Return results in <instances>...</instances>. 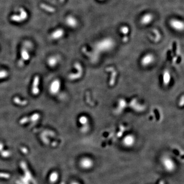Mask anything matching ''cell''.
I'll return each instance as SVG.
<instances>
[{
    "label": "cell",
    "mask_w": 184,
    "mask_h": 184,
    "mask_svg": "<svg viewBox=\"0 0 184 184\" xmlns=\"http://www.w3.org/2000/svg\"><path fill=\"white\" fill-rule=\"evenodd\" d=\"M78 122L81 125L83 126L88 125L89 123V119L87 116L82 115L78 118Z\"/></svg>",
    "instance_id": "obj_16"
},
{
    "label": "cell",
    "mask_w": 184,
    "mask_h": 184,
    "mask_svg": "<svg viewBox=\"0 0 184 184\" xmlns=\"http://www.w3.org/2000/svg\"><path fill=\"white\" fill-rule=\"evenodd\" d=\"M159 184H165V182L163 181H161L159 183Z\"/></svg>",
    "instance_id": "obj_22"
},
{
    "label": "cell",
    "mask_w": 184,
    "mask_h": 184,
    "mask_svg": "<svg viewBox=\"0 0 184 184\" xmlns=\"http://www.w3.org/2000/svg\"><path fill=\"white\" fill-rule=\"evenodd\" d=\"M152 20H153V16L150 13H147V14H145V15H143L141 18V23L143 25H146L150 23Z\"/></svg>",
    "instance_id": "obj_13"
},
{
    "label": "cell",
    "mask_w": 184,
    "mask_h": 184,
    "mask_svg": "<svg viewBox=\"0 0 184 184\" xmlns=\"http://www.w3.org/2000/svg\"><path fill=\"white\" fill-rule=\"evenodd\" d=\"M170 80H171L170 73H169V71H166L164 72V73H163V83L166 85H168L169 83L170 82Z\"/></svg>",
    "instance_id": "obj_14"
},
{
    "label": "cell",
    "mask_w": 184,
    "mask_h": 184,
    "mask_svg": "<svg viewBox=\"0 0 184 184\" xmlns=\"http://www.w3.org/2000/svg\"><path fill=\"white\" fill-rule=\"evenodd\" d=\"M170 24L172 28L176 30L182 31L184 30V23L180 20H171L170 22Z\"/></svg>",
    "instance_id": "obj_9"
},
{
    "label": "cell",
    "mask_w": 184,
    "mask_h": 184,
    "mask_svg": "<svg viewBox=\"0 0 184 184\" xmlns=\"http://www.w3.org/2000/svg\"><path fill=\"white\" fill-rule=\"evenodd\" d=\"M39 76H35L31 87V93L33 95H38L39 93Z\"/></svg>",
    "instance_id": "obj_7"
},
{
    "label": "cell",
    "mask_w": 184,
    "mask_h": 184,
    "mask_svg": "<svg viewBox=\"0 0 184 184\" xmlns=\"http://www.w3.org/2000/svg\"><path fill=\"white\" fill-rule=\"evenodd\" d=\"M136 141V139L134 135L128 134L125 136L123 139L122 143L124 146L127 147H132L134 145Z\"/></svg>",
    "instance_id": "obj_8"
},
{
    "label": "cell",
    "mask_w": 184,
    "mask_h": 184,
    "mask_svg": "<svg viewBox=\"0 0 184 184\" xmlns=\"http://www.w3.org/2000/svg\"><path fill=\"white\" fill-rule=\"evenodd\" d=\"M71 184H79L78 183H77V182H73V183H72Z\"/></svg>",
    "instance_id": "obj_23"
},
{
    "label": "cell",
    "mask_w": 184,
    "mask_h": 184,
    "mask_svg": "<svg viewBox=\"0 0 184 184\" xmlns=\"http://www.w3.org/2000/svg\"><path fill=\"white\" fill-rule=\"evenodd\" d=\"M100 1H104V0H99Z\"/></svg>",
    "instance_id": "obj_25"
},
{
    "label": "cell",
    "mask_w": 184,
    "mask_h": 184,
    "mask_svg": "<svg viewBox=\"0 0 184 184\" xmlns=\"http://www.w3.org/2000/svg\"><path fill=\"white\" fill-rule=\"evenodd\" d=\"M59 63V58L57 55H52L49 57L47 61V65L51 68H54L57 67Z\"/></svg>",
    "instance_id": "obj_10"
},
{
    "label": "cell",
    "mask_w": 184,
    "mask_h": 184,
    "mask_svg": "<svg viewBox=\"0 0 184 184\" xmlns=\"http://www.w3.org/2000/svg\"><path fill=\"white\" fill-rule=\"evenodd\" d=\"M60 1H61V2H63L65 1V0H60Z\"/></svg>",
    "instance_id": "obj_24"
},
{
    "label": "cell",
    "mask_w": 184,
    "mask_h": 184,
    "mask_svg": "<svg viewBox=\"0 0 184 184\" xmlns=\"http://www.w3.org/2000/svg\"><path fill=\"white\" fill-rule=\"evenodd\" d=\"M40 7H41V9H43L44 10L50 12V13H53L55 11V9L54 7L49 6L48 5L45 4H41Z\"/></svg>",
    "instance_id": "obj_15"
},
{
    "label": "cell",
    "mask_w": 184,
    "mask_h": 184,
    "mask_svg": "<svg viewBox=\"0 0 184 184\" xmlns=\"http://www.w3.org/2000/svg\"><path fill=\"white\" fill-rule=\"evenodd\" d=\"M30 59V54L29 53L28 49L23 47L20 53V60L19 61V65L22 67L24 65V63L29 61Z\"/></svg>",
    "instance_id": "obj_4"
},
{
    "label": "cell",
    "mask_w": 184,
    "mask_h": 184,
    "mask_svg": "<svg viewBox=\"0 0 184 184\" xmlns=\"http://www.w3.org/2000/svg\"><path fill=\"white\" fill-rule=\"evenodd\" d=\"M80 166L82 169L86 170L91 169L93 167L94 161L89 158H84L80 160Z\"/></svg>",
    "instance_id": "obj_6"
},
{
    "label": "cell",
    "mask_w": 184,
    "mask_h": 184,
    "mask_svg": "<svg viewBox=\"0 0 184 184\" xmlns=\"http://www.w3.org/2000/svg\"><path fill=\"white\" fill-rule=\"evenodd\" d=\"M57 178H58V176H57V174L53 173V174L51 175V177H50V179H51V181H52V182H54L57 180Z\"/></svg>",
    "instance_id": "obj_21"
},
{
    "label": "cell",
    "mask_w": 184,
    "mask_h": 184,
    "mask_svg": "<svg viewBox=\"0 0 184 184\" xmlns=\"http://www.w3.org/2000/svg\"><path fill=\"white\" fill-rule=\"evenodd\" d=\"M61 81L59 79H55L50 83L49 91L51 95H57L61 91Z\"/></svg>",
    "instance_id": "obj_3"
},
{
    "label": "cell",
    "mask_w": 184,
    "mask_h": 184,
    "mask_svg": "<svg viewBox=\"0 0 184 184\" xmlns=\"http://www.w3.org/2000/svg\"><path fill=\"white\" fill-rule=\"evenodd\" d=\"M65 23L68 26L71 28H75L77 26L78 22L75 17L72 16H69L65 20Z\"/></svg>",
    "instance_id": "obj_12"
},
{
    "label": "cell",
    "mask_w": 184,
    "mask_h": 184,
    "mask_svg": "<svg viewBox=\"0 0 184 184\" xmlns=\"http://www.w3.org/2000/svg\"><path fill=\"white\" fill-rule=\"evenodd\" d=\"M65 32L62 29H57V30L53 31L51 34V37L52 39L54 40H58L63 37L64 35Z\"/></svg>",
    "instance_id": "obj_11"
},
{
    "label": "cell",
    "mask_w": 184,
    "mask_h": 184,
    "mask_svg": "<svg viewBox=\"0 0 184 184\" xmlns=\"http://www.w3.org/2000/svg\"><path fill=\"white\" fill-rule=\"evenodd\" d=\"M162 164L166 171L171 172L176 169V164L172 159L168 156H164L162 159Z\"/></svg>",
    "instance_id": "obj_2"
},
{
    "label": "cell",
    "mask_w": 184,
    "mask_h": 184,
    "mask_svg": "<svg viewBox=\"0 0 184 184\" xmlns=\"http://www.w3.org/2000/svg\"><path fill=\"white\" fill-rule=\"evenodd\" d=\"M19 11H20V17L21 19H22V21L23 22L28 18V13L27 12V11L23 8H21L19 9Z\"/></svg>",
    "instance_id": "obj_17"
},
{
    "label": "cell",
    "mask_w": 184,
    "mask_h": 184,
    "mask_svg": "<svg viewBox=\"0 0 184 184\" xmlns=\"http://www.w3.org/2000/svg\"><path fill=\"white\" fill-rule=\"evenodd\" d=\"M10 19H11L12 21L17 22V23H20V22H23L21 18L20 17L19 15L13 14V15H11V17H10Z\"/></svg>",
    "instance_id": "obj_19"
},
{
    "label": "cell",
    "mask_w": 184,
    "mask_h": 184,
    "mask_svg": "<svg viewBox=\"0 0 184 184\" xmlns=\"http://www.w3.org/2000/svg\"><path fill=\"white\" fill-rule=\"evenodd\" d=\"M114 41L110 38H107L98 42L96 45V48L98 51L105 52L111 50L114 47Z\"/></svg>",
    "instance_id": "obj_1"
},
{
    "label": "cell",
    "mask_w": 184,
    "mask_h": 184,
    "mask_svg": "<svg viewBox=\"0 0 184 184\" xmlns=\"http://www.w3.org/2000/svg\"><path fill=\"white\" fill-rule=\"evenodd\" d=\"M155 60V57L152 53H148L143 56L141 59V65L146 67L151 65L154 63Z\"/></svg>",
    "instance_id": "obj_5"
},
{
    "label": "cell",
    "mask_w": 184,
    "mask_h": 184,
    "mask_svg": "<svg viewBox=\"0 0 184 184\" xmlns=\"http://www.w3.org/2000/svg\"><path fill=\"white\" fill-rule=\"evenodd\" d=\"M9 75L8 72L5 70H0V80L6 78Z\"/></svg>",
    "instance_id": "obj_18"
},
{
    "label": "cell",
    "mask_w": 184,
    "mask_h": 184,
    "mask_svg": "<svg viewBox=\"0 0 184 184\" xmlns=\"http://www.w3.org/2000/svg\"><path fill=\"white\" fill-rule=\"evenodd\" d=\"M120 31H121L122 33H123V34L126 35L127 34L128 32H129L130 29H129V28L127 26H123L120 29Z\"/></svg>",
    "instance_id": "obj_20"
}]
</instances>
